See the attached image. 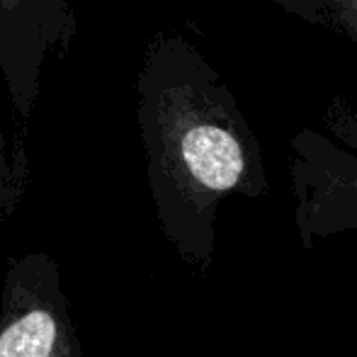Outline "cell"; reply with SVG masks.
I'll use <instances>...</instances> for the list:
<instances>
[{"mask_svg": "<svg viewBox=\"0 0 357 357\" xmlns=\"http://www.w3.org/2000/svg\"><path fill=\"white\" fill-rule=\"evenodd\" d=\"M29 188V158L24 142H10L0 119V226L15 214Z\"/></svg>", "mask_w": 357, "mask_h": 357, "instance_id": "cell-5", "label": "cell"}, {"mask_svg": "<svg viewBox=\"0 0 357 357\" xmlns=\"http://www.w3.org/2000/svg\"><path fill=\"white\" fill-rule=\"evenodd\" d=\"M75 348L59 263L42 250L10 258L0 289V357H71Z\"/></svg>", "mask_w": 357, "mask_h": 357, "instance_id": "cell-3", "label": "cell"}, {"mask_svg": "<svg viewBox=\"0 0 357 357\" xmlns=\"http://www.w3.org/2000/svg\"><path fill=\"white\" fill-rule=\"evenodd\" d=\"M333 137L304 132L291 139V185L301 248L357 231V114L343 100L328 109Z\"/></svg>", "mask_w": 357, "mask_h": 357, "instance_id": "cell-2", "label": "cell"}, {"mask_svg": "<svg viewBox=\"0 0 357 357\" xmlns=\"http://www.w3.org/2000/svg\"><path fill=\"white\" fill-rule=\"evenodd\" d=\"M73 34L71 0H0V75L22 119L34 112L47 56H63Z\"/></svg>", "mask_w": 357, "mask_h": 357, "instance_id": "cell-4", "label": "cell"}, {"mask_svg": "<svg viewBox=\"0 0 357 357\" xmlns=\"http://www.w3.org/2000/svg\"><path fill=\"white\" fill-rule=\"evenodd\" d=\"M280 10L291 17H299L309 24H321L331 29V8L328 0H273Z\"/></svg>", "mask_w": 357, "mask_h": 357, "instance_id": "cell-6", "label": "cell"}, {"mask_svg": "<svg viewBox=\"0 0 357 357\" xmlns=\"http://www.w3.org/2000/svg\"><path fill=\"white\" fill-rule=\"evenodd\" d=\"M328 8L331 29H338L357 47V0H328Z\"/></svg>", "mask_w": 357, "mask_h": 357, "instance_id": "cell-7", "label": "cell"}, {"mask_svg": "<svg viewBox=\"0 0 357 357\" xmlns=\"http://www.w3.org/2000/svg\"><path fill=\"white\" fill-rule=\"evenodd\" d=\"M71 357H85V355H83V348H75V353H73Z\"/></svg>", "mask_w": 357, "mask_h": 357, "instance_id": "cell-8", "label": "cell"}, {"mask_svg": "<svg viewBox=\"0 0 357 357\" xmlns=\"http://www.w3.org/2000/svg\"><path fill=\"white\" fill-rule=\"evenodd\" d=\"M137 122L160 231L183 263L207 273L221 204L268 192L258 137L221 73L180 32L146 44Z\"/></svg>", "mask_w": 357, "mask_h": 357, "instance_id": "cell-1", "label": "cell"}]
</instances>
